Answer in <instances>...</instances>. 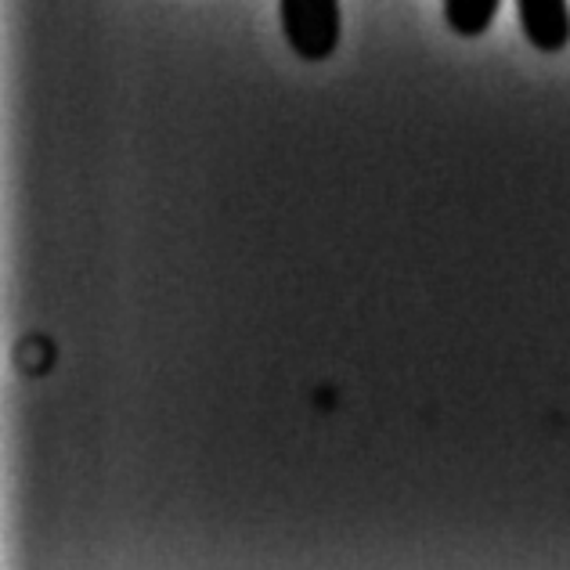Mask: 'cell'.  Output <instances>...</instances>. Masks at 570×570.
Instances as JSON below:
<instances>
[{
  "label": "cell",
  "mask_w": 570,
  "mask_h": 570,
  "mask_svg": "<svg viewBox=\"0 0 570 570\" xmlns=\"http://www.w3.org/2000/svg\"><path fill=\"white\" fill-rule=\"evenodd\" d=\"M285 43L307 62H325L340 48V0H278Z\"/></svg>",
  "instance_id": "6da1fadb"
},
{
  "label": "cell",
  "mask_w": 570,
  "mask_h": 570,
  "mask_svg": "<svg viewBox=\"0 0 570 570\" xmlns=\"http://www.w3.org/2000/svg\"><path fill=\"white\" fill-rule=\"evenodd\" d=\"M523 37L534 51L557 55L570 43V4L567 0H517Z\"/></svg>",
  "instance_id": "7a4b0ae2"
},
{
  "label": "cell",
  "mask_w": 570,
  "mask_h": 570,
  "mask_svg": "<svg viewBox=\"0 0 570 570\" xmlns=\"http://www.w3.org/2000/svg\"><path fill=\"white\" fill-rule=\"evenodd\" d=\"M502 0H444V19L459 37H480L494 22Z\"/></svg>",
  "instance_id": "3957f363"
}]
</instances>
